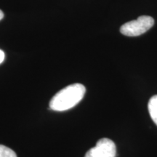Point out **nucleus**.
<instances>
[{"instance_id": "nucleus-1", "label": "nucleus", "mask_w": 157, "mask_h": 157, "mask_svg": "<svg viewBox=\"0 0 157 157\" xmlns=\"http://www.w3.org/2000/svg\"><path fill=\"white\" fill-rule=\"evenodd\" d=\"M86 93L83 84L76 83L68 85L58 92L50 101V109L64 111L75 106L82 101Z\"/></svg>"}, {"instance_id": "nucleus-2", "label": "nucleus", "mask_w": 157, "mask_h": 157, "mask_svg": "<svg viewBox=\"0 0 157 157\" xmlns=\"http://www.w3.org/2000/svg\"><path fill=\"white\" fill-rule=\"evenodd\" d=\"M154 24V20L152 17L142 15L121 25L120 32L127 36H137L146 33Z\"/></svg>"}, {"instance_id": "nucleus-3", "label": "nucleus", "mask_w": 157, "mask_h": 157, "mask_svg": "<svg viewBox=\"0 0 157 157\" xmlns=\"http://www.w3.org/2000/svg\"><path fill=\"white\" fill-rule=\"evenodd\" d=\"M117 147L113 141L109 138L100 139L95 146L90 149L84 157H115Z\"/></svg>"}, {"instance_id": "nucleus-4", "label": "nucleus", "mask_w": 157, "mask_h": 157, "mask_svg": "<svg viewBox=\"0 0 157 157\" xmlns=\"http://www.w3.org/2000/svg\"><path fill=\"white\" fill-rule=\"evenodd\" d=\"M148 109L151 118L157 125V95L150 98L148 103Z\"/></svg>"}, {"instance_id": "nucleus-5", "label": "nucleus", "mask_w": 157, "mask_h": 157, "mask_svg": "<svg viewBox=\"0 0 157 157\" xmlns=\"http://www.w3.org/2000/svg\"><path fill=\"white\" fill-rule=\"evenodd\" d=\"M0 157H17V155L11 148L0 145Z\"/></svg>"}, {"instance_id": "nucleus-6", "label": "nucleus", "mask_w": 157, "mask_h": 157, "mask_svg": "<svg viewBox=\"0 0 157 157\" xmlns=\"http://www.w3.org/2000/svg\"><path fill=\"white\" fill-rule=\"evenodd\" d=\"M5 52H4L2 50H0V64L4 61V60H5Z\"/></svg>"}, {"instance_id": "nucleus-7", "label": "nucleus", "mask_w": 157, "mask_h": 157, "mask_svg": "<svg viewBox=\"0 0 157 157\" xmlns=\"http://www.w3.org/2000/svg\"><path fill=\"white\" fill-rule=\"evenodd\" d=\"M3 17H4V13H3V12L0 10V21H1Z\"/></svg>"}]
</instances>
